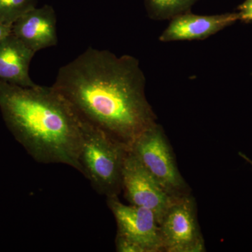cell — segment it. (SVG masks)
<instances>
[{
    "instance_id": "obj_6",
    "label": "cell",
    "mask_w": 252,
    "mask_h": 252,
    "mask_svg": "<svg viewBox=\"0 0 252 252\" xmlns=\"http://www.w3.org/2000/svg\"><path fill=\"white\" fill-rule=\"evenodd\" d=\"M122 191L130 205L152 210L158 224L175 198L158 183L130 150L123 168Z\"/></svg>"
},
{
    "instance_id": "obj_15",
    "label": "cell",
    "mask_w": 252,
    "mask_h": 252,
    "mask_svg": "<svg viewBox=\"0 0 252 252\" xmlns=\"http://www.w3.org/2000/svg\"><path fill=\"white\" fill-rule=\"evenodd\" d=\"M12 26L0 22V43L12 33Z\"/></svg>"
},
{
    "instance_id": "obj_5",
    "label": "cell",
    "mask_w": 252,
    "mask_h": 252,
    "mask_svg": "<svg viewBox=\"0 0 252 252\" xmlns=\"http://www.w3.org/2000/svg\"><path fill=\"white\" fill-rule=\"evenodd\" d=\"M159 228L163 252L206 251L198 223L196 202L190 193L173 198Z\"/></svg>"
},
{
    "instance_id": "obj_2",
    "label": "cell",
    "mask_w": 252,
    "mask_h": 252,
    "mask_svg": "<svg viewBox=\"0 0 252 252\" xmlns=\"http://www.w3.org/2000/svg\"><path fill=\"white\" fill-rule=\"evenodd\" d=\"M0 109L15 138L36 161L64 164L81 172L82 119L59 91L0 81Z\"/></svg>"
},
{
    "instance_id": "obj_12",
    "label": "cell",
    "mask_w": 252,
    "mask_h": 252,
    "mask_svg": "<svg viewBox=\"0 0 252 252\" xmlns=\"http://www.w3.org/2000/svg\"><path fill=\"white\" fill-rule=\"evenodd\" d=\"M36 4V0H0V22L13 25Z\"/></svg>"
},
{
    "instance_id": "obj_1",
    "label": "cell",
    "mask_w": 252,
    "mask_h": 252,
    "mask_svg": "<svg viewBox=\"0 0 252 252\" xmlns=\"http://www.w3.org/2000/svg\"><path fill=\"white\" fill-rule=\"evenodd\" d=\"M138 60L93 47L60 68L53 87L83 120L131 144L157 123Z\"/></svg>"
},
{
    "instance_id": "obj_8",
    "label": "cell",
    "mask_w": 252,
    "mask_h": 252,
    "mask_svg": "<svg viewBox=\"0 0 252 252\" xmlns=\"http://www.w3.org/2000/svg\"><path fill=\"white\" fill-rule=\"evenodd\" d=\"M12 34L35 53L57 45V18L54 8L44 5L30 10L13 24Z\"/></svg>"
},
{
    "instance_id": "obj_4",
    "label": "cell",
    "mask_w": 252,
    "mask_h": 252,
    "mask_svg": "<svg viewBox=\"0 0 252 252\" xmlns=\"http://www.w3.org/2000/svg\"><path fill=\"white\" fill-rule=\"evenodd\" d=\"M129 150L169 195L178 197L190 193L161 126L156 123L144 130Z\"/></svg>"
},
{
    "instance_id": "obj_7",
    "label": "cell",
    "mask_w": 252,
    "mask_h": 252,
    "mask_svg": "<svg viewBox=\"0 0 252 252\" xmlns=\"http://www.w3.org/2000/svg\"><path fill=\"white\" fill-rule=\"evenodd\" d=\"M107 203L117 225V235L142 247L144 252H163L160 228L152 210L124 205L119 195L108 197Z\"/></svg>"
},
{
    "instance_id": "obj_14",
    "label": "cell",
    "mask_w": 252,
    "mask_h": 252,
    "mask_svg": "<svg viewBox=\"0 0 252 252\" xmlns=\"http://www.w3.org/2000/svg\"><path fill=\"white\" fill-rule=\"evenodd\" d=\"M240 12V20L245 22L252 23V0H245L243 4L238 7Z\"/></svg>"
},
{
    "instance_id": "obj_9",
    "label": "cell",
    "mask_w": 252,
    "mask_h": 252,
    "mask_svg": "<svg viewBox=\"0 0 252 252\" xmlns=\"http://www.w3.org/2000/svg\"><path fill=\"white\" fill-rule=\"evenodd\" d=\"M240 20L238 13L198 16L187 12L172 18L160 35V41L200 40L216 34Z\"/></svg>"
},
{
    "instance_id": "obj_10",
    "label": "cell",
    "mask_w": 252,
    "mask_h": 252,
    "mask_svg": "<svg viewBox=\"0 0 252 252\" xmlns=\"http://www.w3.org/2000/svg\"><path fill=\"white\" fill-rule=\"evenodd\" d=\"M35 54L11 33L0 43V81L25 88L37 85L29 74Z\"/></svg>"
},
{
    "instance_id": "obj_13",
    "label": "cell",
    "mask_w": 252,
    "mask_h": 252,
    "mask_svg": "<svg viewBox=\"0 0 252 252\" xmlns=\"http://www.w3.org/2000/svg\"><path fill=\"white\" fill-rule=\"evenodd\" d=\"M116 249L119 252H144L142 247L130 240L117 235Z\"/></svg>"
},
{
    "instance_id": "obj_3",
    "label": "cell",
    "mask_w": 252,
    "mask_h": 252,
    "mask_svg": "<svg viewBox=\"0 0 252 252\" xmlns=\"http://www.w3.org/2000/svg\"><path fill=\"white\" fill-rule=\"evenodd\" d=\"M128 151L125 144L82 119L81 173L97 193L107 198L121 193L123 168Z\"/></svg>"
},
{
    "instance_id": "obj_11",
    "label": "cell",
    "mask_w": 252,
    "mask_h": 252,
    "mask_svg": "<svg viewBox=\"0 0 252 252\" xmlns=\"http://www.w3.org/2000/svg\"><path fill=\"white\" fill-rule=\"evenodd\" d=\"M198 0H147L151 17L155 19H170L185 14Z\"/></svg>"
},
{
    "instance_id": "obj_16",
    "label": "cell",
    "mask_w": 252,
    "mask_h": 252,
    "mask_svg": "<svg viewBox=\"0 0 252 252\" xmlns=\"http://www.w3.org/2000/svg\"><path fill=\"white\" fill-rule=\"evenodd\" d=\"M239 154H240V157H243L245 160H246V161L250 162V163L252 165V160L251 159L247 157V156H245L244 154L240 153Z\"/></svg>"
}]
</instances>
